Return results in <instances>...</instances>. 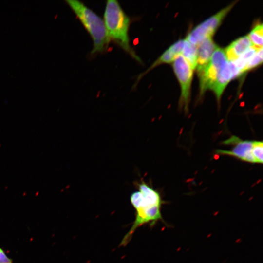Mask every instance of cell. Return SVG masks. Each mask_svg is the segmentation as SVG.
Instances as JSON below:
<instances>
[{"instance_id":"cell-1","label":"cell","mask_w":263,"mask_h":263,"mask_svg":"<svg viewBox=\"0 0 263 263\" xmlns=\"http://www.w3.org/2000/svg\"><path fill=\"white\" fill-rule=\"evenodd\" d=\"M130 199L135 211V220L130 229L123 237L120 246L127 245L138 228L146 224L152 226L159 221L163 220L161 212L163 201L161 195L144 181L137 184V190L131 194Z\"/></svg>"},{"instance_id":"cell-2","label":"cell","mask_w":263,"mask_h":263,"mask_svg":"<svg viewBox=\"0 0 263 263\" xmlns=\"http://www.w3.org/2000/svg\"><path fill=\"white\" fill-rule=\"evenodd\" d=\"M103 21L110 39L117 44L136 60L141 62L130 44V18L117 0L107 1Z\"/></svg>"},{"instance_id":"cell-3","label":"cell","mask_w":263,"mask_h":263,"mask_svg":"<svg viewBox=\"0 0 263 263\" xmlns=\"http://www.w3.org/2000/svg\"><path fill=\"white\" fill-rule=\"evenodd\" d=\"M65 1L91 36L93 42L92 54L105 51L110 39L103 20L81 1L76 0Z\"/></svg>"},{"instance_id":"cell-4","label":"cell","mask_w":263,"mask_h":263,"mask_svg":"<svg viewBox=\"0 0 263 263\" xmlns=\"http://www.w3.org/2000/svg\"><path fill=\"white\" fill-rule=\"evenodd\" d=\"M235 3V2L227 5L195 26L188 33L186 39L197 45L206 38L212 37Z\"/></svg>"},{"instance_id":"cell-5","label":"cell","mask_w":263,"mask_h":263,"mask_svg":"<svg viewBox=\"0 0 263 263\" xmlns=\"http://www.w3.org/2000/svg\"><path fill=\"white\" fill-rule=\"evenodd\" d=\"M174 73L181 87L179 106L185 111L188 110L190 97V89L193 78V69L181 55L176 56L173 61Z\"/></svg>"},{"instance_id":"cell-6","label":"cell","mask_w":263,"mask_h":263,"mask_svg":"<svg viewBox=\"0 0 263 263\" xmlns=\"http://www.w3.org/2000/svg\"><path fill=\"white\" fill-rule=\"evenodd\" d=\"M227 60L224 50L217 47L208 63L198 72L200 95L211 90L221 67Z\"/></svg>"},{"instance_id":"cell-7","label":"cell","mask_w":263,"mask_h":263,"mask_svg":"<svg viewBox=\"0 0 263 263\" xmlns=\"http://www.w3.org/2000/svg\"><path fill=\"white\" fill-rule=\"evenodd\" d=\"M225 145H232L230 150H218L216 153L222 155H228L241 160L257 163L255 158L256 140H243L237 136H232L225 141Z\"/></svg>"},{"instance_id":"cell-8","label":"cell","mask_w":263,"mask_h":263,"mask_svg":"<svg viewBox=\"0 0 263 263\" xmlns=\"http://www.w3.org/2000/svg\"><path fill=\"white\" fill-rule=\"evenodd\" d=\"M184 43V39H180L170 46L144 72L137 77L136 84L148 72L155 67L164 63H169L173 61L176 56L181 55Z\"/></svg>"},{"instance_id":"cell-9","label":"cell","mask_w":263,"mask_h":263,"mask_svg":"<svg viewBox=\"0 0 263 263\" xmlns=\"http://www.w3.org/2000/svg\"><path fill=\"white\" fill-rule=\"evenodd\" d=\"M196 46L197 59L196 68L198 72L208 63L213 52L218 47L212 37L206 38Z\"/></svg>"},{"instance_id":"cell-10","label":"cell","mask_w":263,"mask_h":263,"mask_svg":"<svg viewBox=\"0 0 263 263\" xmlns=\"http://www.w3.org/2000/svg\"><path fill=\"white\" fill-rule=\"evenodd\" d=\"M233 79L231 65L227 60L221 67L211 89L215 94L218 102L220 100L224 90L230 81Z\"/></svg>"},{"instance_id":"cell-11","label":"cell","mask_w":263,"mask_h":263,"mask_svg":"<svg viewBox=\"0 0 263 263\" xmlns=\"http://www.w3.org/2000/svg\"><path fill=\"white\" fill-rule=\"evenodd\" d=\"M252 46L253 45L247 36L236 39L224 50L227 60L232 61L236 60Z\"/></svg>"},{"instance_id":"cell-12","label":"cell","mask_w":263,"mask_h":263,"mask_svg":"<svg viewBox=\"0 0 263 263\" xmlns=\"http://www.w3.org/2000/svg\"><path fill=\"white\" fill-rule=\"evenodd\" d=\"M181 55L189 64L193 70L196 68L197 59L196 45L190 43L186 39H184Z\"/></svg>"},{"instance_id":"cell-13","label":"cell","mask_w":263,"mask_h":263,"mask_svg":"<svg viewBox=\"0 0 263 263\" xmlns=\"http://www.w3.org/2000/svg\"><path fill=\"white\" fill-rule=\"evenodd\" d=\"M263 24H257L247 35L253 45L257 48L263 47Z\"/></svg>"},{"instance_id":"cell-14","label":"cell","mask_w":263,"mask_h":263,"mask_svg":"<svg viewBox=\"0 0 263 263\" xmlns=\"http://www.w3.org/2000/svg\"><path fill=\"white\" fill-rule=\"evenodd\" d=\"M263 61V47L258 49L256 53L251 56L247 62L244 73L262 64Z\"/></svg>"},{"instance_id":"cell-15","label":"cell","mask_w":263,"mask_h":263,"mask_svg":"<svg viewBox=\"0 0 263 263\" xmlns=\"http://www.w3.org/2000/svg\"><path fill=\"white\" fill-rule=\"evenodd\" d=\"M0 263H13L12 260L9 258L3 250L0 248Z\"/></svg>"}]
</instances>
